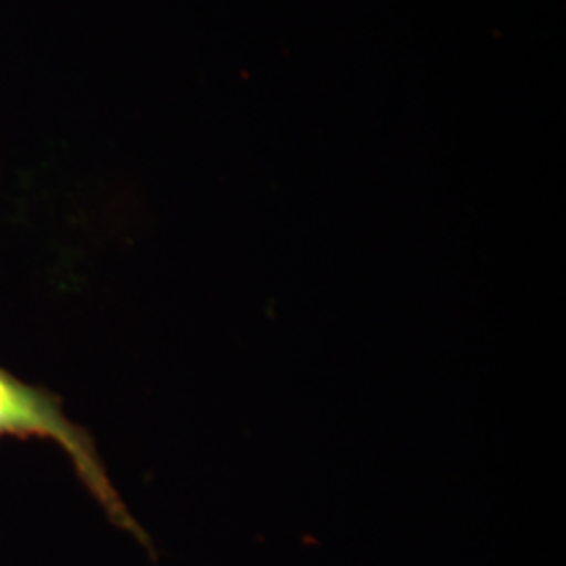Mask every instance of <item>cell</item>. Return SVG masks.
I'll return each instance as SVG.
<instances>
[{
  "label": "cell",
  "mask_w": 566,
  "mask_h": 566,
  "mask_svg": "<svg viewBox=\"0 0 566 566\" xmlns=\"http://www.w3.org/2000/svg\"><path fill=\"white\" fill-rule=\"evenodd\" d=\"M46 441L55 443L70 458L76 476L97 500L112 525L135 535L156 556L149 535L130 516L118 491L112 485L93 437L63 413V401L46 386L23 382L0 365V441Z\"/></svg>",
  "instance_id": "obj_1"
}]
</instances>
